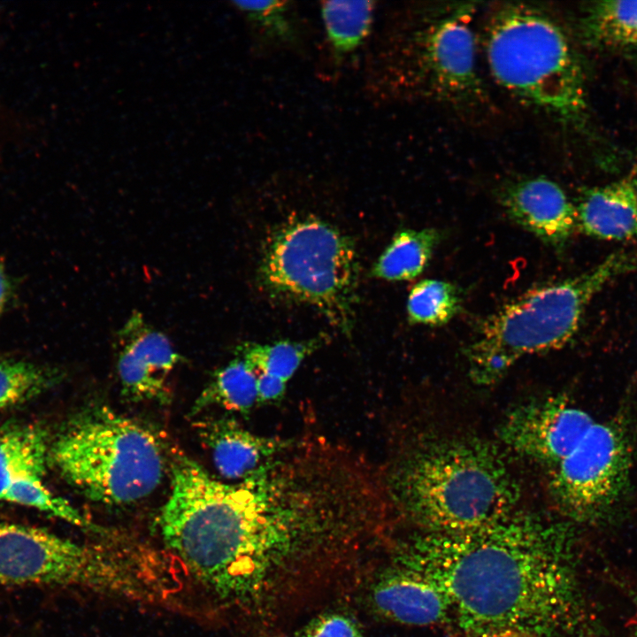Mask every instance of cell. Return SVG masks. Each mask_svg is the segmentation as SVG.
Instances as JSON below:
<instances>
[{"label":"cell","instance_id":"d6986e66","mask_svg":"<svg viewBox=\"0 0 637 637\" xmlns=\"http://www.w3.org/2000/svg\"><path fill=\"white\" fill-rule=\"evenodd\" d=\"M48 446L46 432L35 425L0 431V501L26 483L43 480Z\"/></svg>","mask_w":637,"mask_h":637},{"label":"cell","instance_id":"9a60e30c","mask_svg":"<svg viewBox=\"0 0 637 637\" xmlns=\"http://www.w3.org/2000/svg\"><path fill=\"white\" fill-rule=\"evenodd\" d=\"M577 229L606 241L637 238V192L630 178L585 191L575 205Z\"/></svg>","mask_w":637,"mask_h":637},{"label":"cell","instance_id":"5bb4252c","mask_svg":"<svg viewBox=\"0 0 637 637\" xmlns=\"http://www.w3.org/2000/svg\"><path fill=\"white\" fill-rule=\"evenodd\" d=\"M371 598L377 612L403 625L428 626L453 620L449 601L442 590L402 564L376 581Z\"/></svg>","mask_w":637,"mask_h":637},{"label":"cell","instance_id":"83f0119b","mask_svg":"<svg viewBox=\"0 0 637 637\" xmlns=\"http://www.w3.org/2000/svg\"><path fill=\"white\" fill-rule=\"evenodd\" d=\"M11 295L12 285L4 265L0 263V314L5 310Z\"/></svg>","mask_w":637,"mask_h":637},{"label":"cell","instance_id":"ba28073f","mask_svg":"<svg viewBox=\"0 0 637 637\" xmlns=\"http://www.w3.org/2000/svg\"><path fill=\"white\" fill-rule=\"evenodd\" d=\"M359 269L356 248L346 234L313 216L296 217L269 235L259 279L270 294L314 307L349 335Z\"/></svg>","mask_w":637,"mask_h":637},{"label":"cell","instance_id":"277c9868","mask_svg":"<svg viewBox=\"0 0 637 637\" xmlns=\"http://www.w3.org/2000/svg\"><path fill=\"white\" fill-rule=\"evenodd\" d=\"M475 11L474 3L418 7L387 26L366 64L369 97L384 103L425 96L460 108L482 103Z\"/></svg>","mask_w":637,"mask_h":637},{"label":"cell","instance_id":"9c48e42d","mask_svg":"<svg viewBox=\"0 0 637 637\" xmlns=\"http://www.w3.org/2000/svg\"><path fill=\"white\" fill-rule=\"evenodd\" d=\"M141 551L84 545L42 528L0 521V585L78 587L153 600L163 579Z\"/></svg>","mask_w":637,"mask_h":637},{"label":"cell","instance_id":"d4e9b609","mask_svg":"<svg viewBox=\"0 0 637 637\" xmlns=\"http://www.w3.org/2000/svg\"><path fill=\"white\" fill-rule=\"evenodd\" d=\"M58 376L55 370L34 363L0 360V410L41 394Z\"/></svg>","mask_w":637,"mask_h":637},{"label":"cell","instance_id":"5b68a950","mask_svg":"<svg viewBox=\"0 0 637 637\" xmlns=\"http://www.w3.org/2000/svg\"><path fill=\"white\" fill-rule=\"evenodd\" d=\"M485 50L493 77L510 95L564 121L586 107L581 65L566 35L542 10L506 3L491 13Z\"/></svg>","mask_w":637,"mask_h":637},{"label":"cell","instance_id":"52a82bcc","mask_svg":"<svg viewBox=\"0 0 637 637\" xmlns=\"http://www.w3.org/2000/svg\"><path fill=\"white\" fill-rule=\"evenodd\" d=\"M50 456L73 486L91 500L126 505L160 484L165 460L160 443L146 427L106 407L73 419L54 441Z\"/></svg>","mask_w":637,"mask_h":637},{"label":"cell","instance_id":"f1b7e54d","mask_svg":"<svg viewBox=\"0 0 637 637\" xmlns=\"http://www.w3.org/2000/svg\"><path fill=\"white\" fill-rule=\"evenodd\" d=\"M475 637H536L533 634L516 630H502L483 633Z\"/></svg>","mask_w":637,"mask_h":637},{"label":"cell","instance_id":"7a4b0ae2","mask_svg":"<svg viewBox=\"0 0 637 637\" xmlns=\"http://www.w3.org/2000/svg\"><path fill=\"white\" fill-rule=\"evenodd\" d=\"M262 465L238 484L221 482L185 455L172 462V488L159 516L165 545L222 598L254 589L289 543L303 494Z\"/></svg>","mask_w":637,"mask_h":637},{"label":"cell","instance_id":"cb8c5ba5","mask_svg":"<svg viewBox=\"0 0 637 637\" xmlns=\"http://www.w3.org/2000/svg\"><path fill=\"white\" fill-rule=\"evenodd\" d=\"M320 340L271 344L244 342L238 346L236 355L249 363L257 373L269 374L287 382L303 360L320 346Z\"/></svg>","mask_w":637,"mask_h":637},{"label":"cell","instance_id":"3957f363","mask_svg":"<svg viewBox=\"0 0 637 637\" xmlns=\"http://www.w3.org/2000/svg\"><path fill=\"white\" fill-rule=\"evenodd\" d=\"M391 503L426 533H459L515 511L518 481L499 451L475 438L442 436L403 455L388 479Z\"/></svg>","mask_w":637,"mask_h":637},{"label":"cell","instance_id":"7c38bea8","mask_svg":"<svg viewBox=\"0 0 637 637\" xmlns=\"http://www.w3.org/2000/svg\"><path fill=\"white\" fill-rule=\"evenodd\" d=\"M117 340L123 395L132 401L165 402L170 374L180 360L168 337L135 311L118 332Z\"/></svg>","mask_w":637,"mask_h":637},{"label":"cell","instance_id":"e0dca14e","mask_svg":"<svg viewBox=\"0 0 637 637\" xmlns=\"http://www.w3.org/2000/svg\"><path fill=\"white\" fill-rule=\"evenodd\" d=\"M232 4L245 19L257 56L280 52L304 55L307 51L310 28L295 2L235 1Z\"/></svg>","mask_w":637,"mask_h":637},{"label":"cell","instance_id":"ac0fdd59","mask_svg":"<svg viewBox=\"0 0 637 637\" xmlns=\"http://www.w3.org/2000/svg\"><path fill=\"white\" fill-rule=\"evenodd\" d=\"M200 439L218 472L228 480L245 479L279 449L277 441L258 437L229 418L198 422Z\"/></svg>","mask_w":637,"mask_h":637},{"label":"cell","instance_id":"2e32d148","mask_svg":"<svg viewBox=\"0 0 637 637\" xmlns=\"http://www.w3.org/2000/svg\"><path fill=\"white\" fill-rule=\"evenodd\" d=\"M375 1H322L320 15L325 36L320 72L326 78H338L341 72L354 63L370 37Z\"/></svg>","mask_w":637,"mask_h":637},{"label":"cell","instance_id":"6da1fadb","mask_svg":"<svg viewBox=\"0 0 637 637\" xmlns=\"http://www.w3.org/2000/svg\"><path fill=\"white\" fill-rule=\"evenodd\" d=\"M566 523L516 510L459 533L418 532L401 564L435 583L467 634L516 630L552 637L580 616Z\"/></svg>","mask_w":637,"mask_h":637},{"label":"cell","instance_id":"30bf717a","mask_svg":"<svg viewBox=\"0 0 637 637\" xmlns=\"http://www.w3.org/2000/svg\"><path fill=\"white\" fill-rule=\"evenodd\" d=\"M630 442L625 429L595 423L575 449L554 467L549 488L560 512L580 523L606 518L629 482Z\"/></svg>","mask_w":637,"mask_h":637},{"label":"cell","instance_id":"1f68e13d","mask_svg":"<svg viewBox=\"0 0 637 637\" xmlns=\"http://www.w3.org/2000/svg\"><path fill=\"white\" fill-rule=\"evenodd\" d=\"M629 637H637V629L632 633Z\"/></svg>","mask_w":637,"mask_h":637},{"label":"cell","instance_id":"603a6c76","mask_svg":"<svg viewBox=\"0 0 637 637\" xmlns=\"http://www.w3.org/2000/svg\"><path fill=\"white\" fill-rule=\"evenodd\" d=\"M460 306V293L454 284L436 279L422 280L408 295V320L416 325L443 326L456 316Z\"/></svg>","mask_w":637,"mask_h":637},{"label":"cell","instance_id":"4fadbf2b","mask_svg":"<svg viewBox=\"0 0 637 637\" xmlns=\"http://www.w3.org/2000/svg\"><path fill=\"white\" fill-rule=\"evenodd\" d=\"M499 198L510 219L553 248L564 245L577 229L575 205L563 188L548 178L511 181L503 187Z\"/></svg>","mask_w":637,"mask_h":637},{"label":"cell","instance_id":"8fae6325","mask_svg":"<svg viewBox=\"0 0 637 637\" xmlns=\"http://www.w3.org/2000/svg\"><path fill=\"white\" fill-rule=\"evenodd\" d=\"M595 422L559 397L530 402L509 412L500 437L515 452L554 467L579 443Z\"/></svg>","mask_w":637,"mask_h":637},{"label":"cell","instance_id":"44dd1931","mask_svg":"<svg viewBox=\"0 0 637 637\" xmlns=\"http://www.w3.org/2000/svg\"><path fill=\"white\" fill-rule=\"evenodd\" d=\"M442 239L434 227L398 231L372 269V276L388 281L411 280L423 272Z\"/></svg>","mask_w":637,"mask_h":637},{"label":"cell","instance_id":"ffe728a7","mask_svg":"<svg viewBox=\"0 0 637 637\" xmlns=\"http://www.w3.org/2000/svg\"><path fill=\"white\" fill-rule=\"evenodd\" d=\"M579 27L581 38L587 45L637 57V1L591 3L583 10Z\"/></svg>","mask_w":637,"mask_h":637},{"label":"cell","instance_id":"4dcf8cb0","mask_svg":"<svg viewBox=\"0 0 637 637\" xmlns=\"http://www.w3.org/2000/svg\"><path fill=\"white\" fill-rule=\"evenodd\" d=\"M633 183L634 185L635 190L637 192V174L634 177H631Z\"/></svg>","mask_w":637,"mask_h":637},{"label":"cell","instance_id":"484cf974","mask_svg":"<svg viewBox=\"0 0 637 637\" xmlns=\"http://www.w3.org/2000/svg\"><path fill=\"white\" fill-rule=\"evenodd\" d=\"M299 637H365L358 625L341 614H326L311 621Z\"/></svg>","mask_w":637,"mask_h":637},{"label":"cell","instance_id":"7402d4cb","mask_svg":"<svg viewBox=\"0 0 637 637\" xmlns=\"http://www.w3.org/2000/svg\"><path fill=\"white\" fill-rule=\"evenodd\" d=\"M257 372L242 357L218 370L196 399L193 411L218 405L234 411H248L257 403Z\"/></svg>","mask_w":637,"mask_h":637},{"label":"cell","instance_id":"f546056e","mask_svg":"<svg viewBox=\"0 0 637 637\" xmlns=\"http://www.w3.org/2000/svg\"><path fill=\"white\" fill-rule=\"evenodd\" d=\"M620 586L625 587V594L629 595L631 601L637 609V583H629L626 580H623Z\"/></svg>","mask_w":637,"mask_h":637},{"label":"cell","instance_id":"8992f818","mask_svg":"<svg viewBox=\"0 0 637 637\" xmlns=\"http://www.w3.org/2000/svg\"><path fill=\"white\" fill-rule=\"evenodd\" d=\"M633 262L623 252L610 255L578 276L526 291L489 316L467 349L472 380L495 383L521 357L565 345L593 297Z\"/></svg>","mask_w":637,"mask_h":637},{"label":"cell","instance_id":"4316f807","mask_svg":"<svg viewBox=\"0 0 637 637\" xmlns=\"http://www.w3.org/2000/svg\"><path fill=\"white\" fill-rule=\"evenodd\" d=\"M286 383L277 377L257 373V403H269L280 399L285 392Z\"/></svg>","mask_w":637,"mask_h":637}]
</instances>
